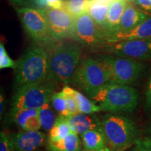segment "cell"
I'll list each match as a JSON object with an SVG mask.
<instances>
[{
    "instance_id": "1",
    "label": "cell",
    "mask_w": 151,
    "mask_h": 151,
    "mask_svg": "<svg viewBox=\"0 0 151 151\" xmlns=\"http://www.w3.org/2000/svg\"><path fill=\"white\" fill-rule=\"evenodd\" d=\"M48 71L46 81L52 83H71L81 62V49L78 43L62 42L48 47Z\"/></svg>"
},
{
    "instance_id": "2",
    "label": "cell",
    "mask_w": 151,
    "mask_h": 151,
    "mask_svg": "<svg viewBox=\"0 0 151 151\" xmlns=\"http://www.w3.org/2000/svg\"><path fill=\"white\" fill-rule=\"evenodd\" d=\"M48 71V50L39 45L29 47L16 62L14 76L16 89L46 81Z\"/></svg>"
},
{
    "instance_id": "3",
    "label": "cell",
    "mask_w": 151,
    "mask_h": 151,
    "mask_svg": "<svg viewBox=\"0 0 151 151\" xmlns=\"http://www.w3.org/2000/svg\"><path fill=\"white\" fill-rule=\"evenodd\" d=\"M90 98L101 111L113 113H130L137 109L139 94L130 86L109 83Z\"/></svg>"
},
{
    "instance_id": "4",
    "label": "cell",
    "mask_w": 151,
    "mask_h": 151,
    "mask_svg": "<svg viewBox=\"0 0 151 151\" xmlns=\"http://www.w3.org/2000/svg\"><path fill=\"white\" fill-rule=\"evenodd\" d=\"M100 132L105 142L113 151H122L137 141V126L131 119L118 114L107 113L101 119Z\"/></svg>"
},
{
    "instance_id": "5",
    "label": "cell",
    "mask_w": 151,
    "mask_h": 151,
    "mask_svg": "<svg viewBox=\"0 0 151 151\" xmlns=\"http://www.w3.org/2000/svg\"><path fill=\"white\" fill-rule=\"evenodd\" d=\"M99 59L106 70L109 83L131 86L139 80L144 71L141 61L113 55H101Z\"/></svg>"
},
{
    "instance_id": "6",
    "label": "cell",
    "mask_w": 151,
    "mask_h": 151,
    "mask_svg": "<svg viewBox=\"0 0 151 151\" xmlns=\"http://www.w3.org/2000/svg\"><path fill=\"white\" fill-rule=\"evenodd\" d=\"M71 83L91 97L101 87L109 83L108 76L99 58H86L81 60Z\"/></svg>"
},
{
    "instance_id": "7",
    "label": "cell",
    "mask_w": 151,
    "mask_h": 151,
    "mask_svg": "<svg viewBox=\"0 0 151 151\" xmlns=\"http://www.w3.org/2000/svg\"><path fill=\"white\" fill-rule=\"evenodd\" d=\"M24 31L37 45L48 48L55 42L52 37L45 10L31 7L16 9Z\"/></svg>"
},
{
    "instance_id": "8",
    "label": "cell",
    "mask_w": 151,
    "mask_h": 151,
    "mask_svg": "<svg viewBox=\"0 0 151 151\" xmlns=\"http://www.w3.org/2000/svg\"><path fill=\"white\" fill-rule=\"evenodd\" d=\"M55 84L48 81L17 88L11 99V112L22 109H39L49 103L55 93Z\"/></svg>"
},
{
    "instance_id": "9",
    "label": "cell",
    "mask_w": 151,
    "mask_h": 151,
    "mask_svg": "<svg viewBox=\"0 0 151 151\" xmlns=\"http://www.w3.org/2000/svg\"><path fill=\"white\" fill-rule=\"evenodd\" d=\"M71 39L90 50L103 48L109 44V38L104 30L94 22L88 13L75 18Z\"/></svg>"
},
{
    "instance_id": "10",
    "label": "cell",
    "mask_w": 151,
    "mask_h": 151,
    "mask_svg": "<svg viewBox=\"0 0 151 151\" xmlns=\"http://www.w3.org/2000/svg\"><path fill=\"white\" fill-rule=\"evenodd\" d=\"M109 55L141 61L151 59V39L111 43L104 47Z\"/></svg>"
},
{
    "instance_id": "11",
    "label": "cell",
    "mask_w": 151,
    "mask_h": 151,
    "mask_svg": "<svg viewBox=\"0 0 151 151\" xmlns=\"http://www.w3.org/2000/svg\"><path fill=\"white\" fill-rule=\"evenodd\" d=\"M45 12L52 36L55 41H59L72 36L75 18L65 9H45Z\"/></svg>"
},
{
    "instance_id": "12",
    "label": "cell",
    "mask_w": 151,
    "mask_h": 151,
    "mask_svg": "<svg viewBox=\"0 0 151 151\" xmlns=\"http://www.w3.org/2000/svg\"><path fill=\"white\" fill-rule=\"evenodd\" d=\"M14 151H35L44 143L46 136L39 131H22L11 134Z\"/></svg>"
},
{
    "instance_id": "13",
    "label": "cell",
    "mask_w": 151,
    "mask_h": 151,
    "mask_svg": "<svg viewBox=\"0 0 151 151\" xmlns=\"http://www.w3.org/2000/svg\"><path fill=\"white\" fill-rule=\"evenodd\" d=\"M68 124L70 127L71 132L83 134L90 130H99L101 129V120L94 114H79L70 116L66 118Z\"/></svg>"
},
{
    "instance_id": "14",
    "label": "cell",
    "mask_w": 151,
    "mask_h": 151,
    "mask_svg": "<svg viewBox=\"0 0 151 151\" xmlns=\"http://www.w3.org/2000/svg\"><path fill=\"white\" fill-rule=\"evenodd\" d=\"M149 16L148 13L138 9L133 4L128 3L120 20L118 32H127L135 29Z\"/></svg>"
},
{
    "instance_id": "15",
    "label": "cell",
    "mask_w": 151,
    "mask_h": 151,
    "mask_svg": "<svg viewBox=\"0 0 151 151\" xmlns=\"http://www.w3.org/2000/svg\"><path fill=\"white\" fill-rule=\"evenodd\" d=\"M14 122L24 131H39L41 127L39 109H22L11 112Z\"/></svg>"
},
{
    "instance_id": "16",
    "label": "cell",
    "mask_w": 151,
    "mask_h": 151,
    "mask_svg": "<svg viewBox=\"0 0 151 151\" xmlns=\"http://www.w3.org/2000/svg\"><path fill=\"white\" fill-rule=\"evenodd\" d=\"M128 0H115L109 6L107 23L106 27V33L109 39L113 35L118 33L120 27V20L124 9L127 6Z\"/></svg>"
},
{
    "instance_id": "17",
    "label": "cell",
    "mask_w": 151,
    "mask_h": 151,
    "mask_svg": "<svg viewBox=\"0 0 151 151\" xmlns=\"http://www.w3.org/2000/svg\"><path fill=\"white\" fill-rule=\"evenodd\" d=\"M151 39V15L135 29L127 32H118L109 39V43L133 39Z\"/></svg>"
},
{
    "instance_id": "18",
    "label": "cell",
    "mask_w": 151,
    "mask_h": 151,
    "mask_svg": "<svg viewBox=\"0 0 151 151\" xmlns=\"http://www.w3.org/2000/svg\"><path fill=\"white\" fill-rule=\"evenodd\" d=\"M62 91L64 93L72 96L77 104L80 113L94 114L101 111V109L97 104H95L93 101L87 98L83 94L78 90L73 89L69 86H65L64 87Z\"/></svg>"
},
{
    "instance_id": "19",
    "label": "cell",
    "mask_w": 151,
    "mask_h": 151,
    "mask_svg": "<svg viewBox=\"0 0 151 151\" xmlns=\"http://www.w3.org/2000/svg\"><path fill=\"white\" fill-rule=\"evenodd\" d=\"M48 148L49 151H79L81 148L80 139L77 134L71 132L62 140L48 141Z\"/></svg>"
},
{
    "instance_id": "20",
    "label": "cell",
    "mask_w": 151,
    "mask_h": 151,
    "mask_svg": "<svg viewBox=\"0 0 151 151\" xmlns=\"http://www.w3.org/2000/svg\"><path fill=\"white\" fill-rule=\"evenodd\" d=\"M109 6L108 4H103L90 3L86 12L89 14L94 22L99 27L104 30L105 32L107 23V17H108Z\"/></svg>"
},
{
    "instance_id": "21",
    "label": "cell",
    "mask_w": 151,
    "mask_h": 151,
    "mask_svg": "<svg viewBox=\"0 0 151 151\" xmlns=\"http://www.w3.org/2000/svg\"><path fill=\"white\" fill-rule=\"evenodd\" d=\"M85 150H97L104 148V138L99 130H90L81 134Z\"/></svg>"
},
{
    "instance_id": "22",
    "label": "cell",
    "mask_w": 151,
    "mask_h": 151,
    "mask_svg": "<svg viewBox=\"0 0 151 151\" xmlns=\"http://www.w3.org/2000/svg\"><path fill=\"white\" fill-rule=\"evenodd\" d=\"M71 132L66 118L59 116L51 129L49 131V141H58L65 139Z\"/></svg>"
},
{
    "instance_id": "23",
    "label": "cell",
    "mask_w": 151,
    "mask_h": 151,
    "mask_svg": "<svg viewBox=\"0 0 151 151\" xmlns=\"http://www.w3.org/2000/svg\"><path fill=\"white\" fill-rule=\"evenodd\" d=\"M90 1L91 0H67L64 2L63 9L73 18H76L87 12Z\"/></svg>"
},
{
    "instance_id": "24",
    "label": "cell",
    "mask_w": 151,
    "mask_h": 151,
    "mask_svg": "<svg viewBox=\"0 0 151 151\" xmlns=\"http://www.w3.org/2000/svg\"><path fill=\"white\" fill-rule=\"evenodd\" d=\"M39 118L41 127L46 131H50L56 122L55 113L50 105V102L47 103L39 109Z\"/></svg>"
},
{
    "instance_id": "25",
    "label": "cell",
    "mask_w": 151,
    "mask_h": 151,
    "mask_svg": "<svg viewBox=\"0 0 151 151\" xmlns=\"http://www.w3.org/2000/svg\"><path fill=\"white\" fill-rule=\"evenodd\" d=\"M50 101L53 109L59 113L60 116L65 117V118L70 116L68 111L67 99L63 92H55L52 96Z\"/></svg>"
},
{
    "instance_id": "26",
    "label": "cell",
    "mask_w": 151,
    "mask_h": 151,
    "mask_svg": "<svg viewBox=\"0 0 151 151\" xmlns=\"http://www.w3.org/2000/svg\"><path fill=\"white\" fill-rule=\"evenodd\" d=\"M16 67V62H14L6 51L5 47L2 43L0 44V69Z\"/></svg>"
},
{
    "instance_id": "27",
    "label": "cell",
    "mask_w": 151,
    "mask_h": 151,
    "mask_svg": "<svg viewBox=\"0 0 151 151\" xmlns=\"http://www.w3.org/2000/svg\"><path fill=\"white\" fill-rule=\"evenodd\" d=\"M0 151H14L11 135L1 132L0 134Z\"/></svg>"
},
{
    "instance_id": "28",
    "label": "cell",
    "mask_w": 151,
    "mask_h": 151,
    "mask_svg": "<svg viewBox=\"0 0 151 151\" xmlns=\"http://www.w3.org/2000/svg\"><path fill=\"white\" fill-rule=\"evenodd\" d=\"M130 151H151V138H144L136 141L135 146Z\"/></svg>"
},
{
    "instance_id": "29",
    "label": "cell",
    "mask_w": 151,
    "mask_h": 151,
    "mask_svg": "<svg viewBox=\"0 0 151 151\" xmlns=\"http://www.w3.org/2000/svg\"><path fill=\"white\" fill-rule=\"evenodd\" d=\"M64 94H65L66 99H67L68 111H69V115L70 116H74V115L79 114L80 111H79L78 106H77V104L76 102L75 99H73V97L72 96L69 95V94L65 93Z\"/></svg>"
},
{
    "instance_id": "30",
    "label": "cell",
    "mask_w": 151,
    "mask_h": 151,
    "mask_svg": "<svg viewBox=\"0 0 151 151\" xmlns=\"http://www.w3.org/2000/svg\"><path fill=\"white\" fill-rule=\"evenodd\" d=\"M135 2L144 11L151 13V0H135Z\"/></svg>"
},
{
    "instance_id": "31",
    "label": "cell",
    "mask_w": 151,
    "mask_h": 151,
    "mask_svg": "<svg viewBox=\"0 0 151 151\" xmlns=\"http://www.w3.org/2000/svg\"><path fill=\"white\" fill-rule=\"evenodd\" d=\"M146 104L148 109L151 110V73L148 79L146 92Z\"/></svg>"
},
{
    "instance_id": "32",
    "label": "cell",
    "mask_w": 151,
    "mask_h": 151,
    "mask_svg": "<svg viewBox=\"0 0 151 151\" xmlns=\"http://www.w3.org/2000/svg\"><path fill=\"white\" fill-rule=\"evenodd\" d=\"M48 8L54 9H63L64 2L62 0H46Z\"/></svg>"
},
{
    "instance_id": "33",
    "label": "cell",
    "mask_w": 151,
    "mask_h": 151,
    "mask_svg": "<svg viewBox=\"0 0 151 151\" xmlns=\"http://www.w3.org/2000/svg\"><path fill=\"white\" fill-rule=\"evenodd\" d=\"M4 94L1 93V95H0V115H1V117L2 116V114L4 111V108H5V104H4Z\"/></svg>"
},
{
    "instance_id": "34",
    "label": "cell",
    "mask_w": 151,
    "mask_h": 151,
    "mask_svg": "<svg viewBox=\"0 0 151 151\" xmlns=\"http://www.w3.org/2000/svg\"><path fill=\"white\" fill-rule=\"evenodd\" d=\"M11 3H12L14 5H17V6H20L23 4L25 0H9Z\"/></svg>"
},
{
    "instance_id": "35",
    "label": "cell",
    "mask_w": 151,
    "mask_h": 151,
    "mask_svg": "<svg viewBox=\"0 0 151 151\" xmlns=\"http://www.w3.org/2000/svg\"><path fill=\"white\" fill-rule=\"evenodd\" d=\"M82 151H113L111 150L110 148H108V147H104V148L99 149V150H84Z\"/></svg>"
},
{
    "instance_id": "36",
    "label": "cell",
    "mask_w": 151,
    "mask_h": 151,
    "mask_svg": "<svg viewBox=\"0 0 151 151\" xmlns=\"http://www.w3.org/2000/svg\"><path fill=\"white\" fill-rule=\"evenodd\" d=\"M147 131H148L150 134H151V122L148 124V127H147Z\"/></svg>"
},
{
    "instance_id": "37",
    "label": "cell",
    "mask_w": 151,
    "mask_h": 151,
    "mask_svg": "<svg viewBox=\"0 0 151 151\" xmlns=\"http://www.w3.org/2000/svg\"><path fill=\"white\" fill-rule=\"evenodd\" d=\"M128 1H135V0H128Z\"/></svg>"
},
{
    "instance_id": "38",
    "label": "cell",
    "mask_w": 151,
    "mask_h": 151,
    "mask_svg": "<svg viewBox=\"0 0 151 151\" xmlns=\"http://www.w3.org/2000/svg\"><path fill=\"white\" fill-rule=\"evenodd\" d=\"M91 1H92V0H91Z\"/></svg>"
}]
</instances>
